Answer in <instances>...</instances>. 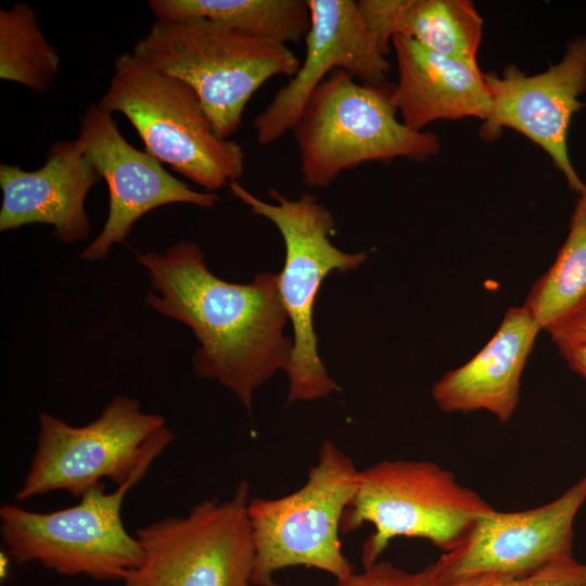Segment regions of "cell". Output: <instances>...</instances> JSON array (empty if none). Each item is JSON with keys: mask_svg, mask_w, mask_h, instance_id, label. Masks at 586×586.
I'll return each mask as SVG.
<instances>
[{"mask_svg": "<svg viewBox=\"0 0 586 586\" xmlns=\"http://www.w3.org/2000/svg\"><path fill=\"white\" fill-rule=\"evenodd\" d=\"M154 292L145 302L189 327L199 348L194 373L229 388L251 412L253 392L278 370L286 371L293 342L283 333L286 311L278 275L263 272L232 283L209 271L196 242L181 240L163 254L136 256Z\"/></svg>", "mask_w": 586, "mask_h": 586, "instance_id": "obj_1", "label": "cell"}, {"mask_svg": "<svg viewBox=\"0 0 586 586\" xmlns=\"http://www.w3.org/2000/svg\"><path fill=\"white\" fill-rule=\"evenodd\" d=\"M132 53L189 85L222 139L240 128L246 104L267 80L291 78L301 65L288 44L202 17L156 20Z\"/></svg>", "mask_w": 586, "mask_h": 586, "instance_id": "obj_2", "label": "cell"}, {"mask_svg": "<svg viewBox=\"0 0 586 586\" xmlns=\"http://www.w3.org/2000/svg\"><path fill=\"white\" fill-rule=\"evenodd\" d=\"M393 87L367 86L336 69L314 90L291 129L305 184L327 188L364 163L424 162L438 153L437 136L397 118Z\"/></svg>", "mask_w": 586, "mask_h": 586, "instance_id": "obj_3", "label": "cell"}, {"mask_svg": "<svg viewBox=\"0 0 586 586\" xmlns=\"http://www.w3.org/2000/svg\"><path fill=\"white\" fill-rule=\"evenodd\" d=\"M174 438L163 416L143 411L139 400L123 395L79 426L41 412L36 448L15 499L52 492L80 498L103 480L116 487L138 484Z\"/></svg>", "mask_w": 586, "mask_h": 586, "instance_id": "obj_4", "label": "cell"}, {"mask_svg": "<svg viewBox=\"0 0 586 586\" xmlns=\"http://www.w3.org/2000/svg\"><path fill=\"white\" fill-rule=\"evenodd\" d=\"M98 105L125 115L160 163L213 192L244 173L240 144L217 136L196 92L133 53L114 61V73Z\"/></svg>", "mask_w": 586, "mask_h": 586, "instance_id": "obj_5", "label": "cell"}, {"mask_svg": "<svg viewBox=\"0 0 586 586\" xmlns=\"http://www.w3.org/2000/svg\"><path fill=\"white\" fill-rule=\"evenodd\" d=\"M494 510L434 462L382 460L360 470L341 532L373 525L361 549V562L367 566L379 561L397 537L426 539L444 553L451 552L464 543L479 519Z\"/></svg>", "mask_w": 586, "mask_h": 586, "instance_id": "obj_6", "label": "cell"}, {"mask_svg": "<svg viewBox=\"0 0 586 586\" xmlns=\"http://www.w3.org/2000/svg\"><path fill=\"white\" fill-rule=\"evenodd\" d=\"M228 187L253 214L270 220L284 242L285 262L278 275V288L293 327V348L286 369L290 381L288 403L314 400L340 391L318 354L314 304L322 280L331 271L354 270L366 260L367 254L344 253L331 243L335 220L314 194L305 193L297 200H289L271 189L269 196L273 203H267L239 181Z\"/></svg>", "mask_w": 586, "mask_h": 586, "instance_id": "obj_7", "label": "cell"}, {"mask_svg": "<svg viewBox=\"0 0 586 586\" xmlns=\"http://www.w3.org/2000/svg\"><path fill=\"white\" fill-rule=\"evenodd\" d=\"M359 474L353 459L326 440L301 488L276 499L250 500L252 585L275 586L273 573L290 566L315 568L336 581L354 573L339 534L344 512L356 494Z\"/></svg>", "mask_w": 586, "mask_h": 586, "instance_id": "obj_8", "label": "cell"}, {"mask_svg": "<svg viewBox=\"0 0 586 586\" xmlns=\"http://www.w3.org/2000/svg\"><path fill=\"white\" fill-rule=\"evenodd\" d=\"M137 484L106 492L99 485L64 509L38 512L15 504L0 507V535L17 564L39 563L60 575L123 581L142 559L136 535L122 519V506Z\"/></svg>", "mask_w": 586, "mask_h": 586, "instance_id": "obj_9", "label": "cell"}, {"mask_svg": "<svg viewBox=\"0 0 586 586\" xmlns=\"http://www.w3.org/2000/svg\"><path fill=\"white\" fill-rule=\"evenodd\" d=\"M250 500V484L242 481L231 498L205 499L187 515L139 527L142 559L122 586H251Z\"/></svg>", "mask_w": 586, "mask_h": 586, "instance_id": "obj_10", "label": "cell"}, {"mask_svg": "<svg viewBox=\"0 0 586 586\" xmlns=\"http://www.w3.org/2000/svg\"><path fill=\"white\" fill-rule=\"evenodd\" d=\"M77 138L105 180L110 196L105 224L79 254L82 260L105 259L112 246L124 242L132 226L152 209L176 203L213 207L220 200L214 192L191 189L166 171L155 157L132 146L112 114L98 104L81 115Z\"/></svg>", "mask_w": 586, "mask_h": 586, "instance_id": "obj_11", "label": "cell"}, {"mask_svg": "<svg viewBox=\"0 0 586 586\" xmlns=\"http://www.w3.org/2000/svg\"><path fill=\"white\" fill-rule=\"evenodd\" d=\"M586 501V473L555 500L483 515L464 543L443 553L441 582L480 574L523 575L574 558V521Z\"/></svg>", "mask_w": 586, "mask_h": 586, "instance_id": "obj_12", "label": "cell"}, {"mask_svg": "<svg viewBox=\"0 0 586 586\" xmlns=\"http://www.w3.org/2000/svg\"><path fill=\"white\" fill-rule=\"evenodd\" d=\"M310 24L297 72L255 116L256 141L269 145L291 131L314 90L334 71L359 82L388 85L390 64L353 0H307Z\"/></svg>", "mask_w": 586, "mask_h": 586, "instance_id": "obj_13", "label": "cell"}, {"mask_svg": "<svg viewBox=\"0 0 586 586\" xmlns=\"http://www.w3.org/2000/svg\"><path fill=\"white\" fill-rule=\"evenodd\" d=\"M484 78L492 107L481 136L494 140L502 128L519 131L551 157L573 191L585 193L568 154V129L584 106L578 97L586 91V37L571 41L563 59L540 74L527 75L511 64L501 76L487 73Z\"/></svg>", "mask_w": 586, "mask_h": 586, "instance_id": "obj_14", "label": "cell"}, {"mask_svg": "<svg viewBox=\"0 0 586 586\" xmlns=\"http://www.w3.org/2000/svg\"><path fill=\"white\" fill-rule=\"evenodd\" d=\"M100 179L78 138L54 142L36 170L2 163L0 231L41 224L52 226L61 242L86 240L90 221L85 201Z\"/></svg>", "mask_w": 586, "mask_h": 586, "instance_id": "obj_15", "label": "cell"}, {"mask_svg": "<svg viewBox=\"0 0 586 586\" xmlns=\"http://www.w3.org/2000/svg\"><path fill=\"white\" fill-rule=\"evenodd\" d=\"M539 331L523 306L509 308L487 344L433 385L437 407L444 412L487 411L507 423L518 407L522 372Z\"/></svg>", "mask_w": 586, "mask_h": 586, "instance_id": "obj_16", "label": "cell"}, {"mask_svg": "<svg viewBox=\"0 0 586 586\" xmlns=\"http://www.w3.org/2000/svg\"><path fill=\"white\" fill-rule=\"evenodd\" d=\"M398 79L392 91L402 122L418 131L438 119L488 117L492 99L479 65L430 51L415 40H392Z\"/></svg>", "mask_w": 586, "mask_h": 586, "instance_id": "obj_17", "label": "cell"}, {"mask_svg": "<svg viewBox=\"0 0 586 586\" xmlns=\"http://www.w3.org/2000/svg\"><path fill=\"white\" fill-rule=\"evenodd\" d=\"M156 20L202 17L255 37L288 44L305 39L307 0H150Z\"/></svg>", "mask_w": 586, "mask_h": 586, "instance_id": "obj_18", "label": "cell"}, {"mask_svg": "<svg viewBox=\"0 0 586 586\" xmlns=\"http://www.w3.org/2000/svg\"><path fill=\"white\" fill-rule=\"evenodd\" d=\"M586 297V192L571 217L570 230L555 263L531 288L522 305L546 331Z\"/></svg>", "mask_w": 586, "mask_h": 586, "instance_id": "obj_19", "label": "cell"}, {"mask_svg": "<svg viewBox=\"0 0 586 586\" xmlns=\"http://www.w3.org/2000/svg\"><path fill=\"white\" fill-rule=\"evenodd\" d=\"M483 20L469 0H410L400 34L443 56L477 65Z\"/></svg>", "mask_w": 586, "mask_h": 586, "instance_id": "obj_20", "label": "cell"}, {"mask_svg": "<svg viewBox=\"0 0 586 586\" xmlns=\"http://www.w3.org/2000/svg\"><path fill=\"white\" fill-rule=\"evenodd\" d=\"M59 67V53L46 39L30 7L15 3L9 10L1 9L0 78L43 93Z\"/></svg>", "mask_w": 586, "mask_h": 586, "instance_id": "obj_21", "label": "cell"}, {"mask_svg": "<svg viewBox=\"0 0 586 586\" xmlns=\"http://www.w3.org/2000/svg\"><path fill=\"white\" fill-rule=\"evenodd\" d=\"M438 586H586V564L570 558L528 574H480L441 582Z\"/></svg>", "mask_w": 586, "mask_h": 586, "instance_id": "obj_22", "label": "cell"}, {"mask_svg": "<svg viewBox=\"0 0 586 586\" xmlns=\"http://www.w3.org/2000/svg\"><path fill=\"white\" fill-rule=\"evenodd\" d=\"M441 573L440 558L417 572H407L387 561H377L364 566L362 572L337 581L336 586H438Z\"/></svg>", "mask_w": 586, "mask_h": 586, "instance_id": "obj_23", "label": "cell"}, {"mask_svg": "<svg viewBox=\"0 0 586 586\" xmlns=\"http://www.w3.org/2000/svg\"><path fill=\"white\" fill-rule=\"evenodd\" d=\"M360 14L380 51L386 56L400 34L410 0H359Z\"/></svg>", "mask_w": 586, "mask_h": 586, "instance_id": "obj_24", "label": "cell"}, {"mask_svg": "<svg viewBox=\"0 0 586 586\" xmlns=\"http://www.w3.org/2000/svg\"><path fill=\"white\" fill-rule=\"evenodd\" d=\"M546 331L558 347L586 345V297Z\"/></svg>", "mask_w": 586, "mask_h": 586, "instance_id": "obj_25", "label": "cell"}, {"mask_svg": "<svg viewBox=\"0 0 586 586\" xmlns=\"http://www.w3.org/2000/svg\"><path fill=\"white\" fill-rule=\"evenodd\" d=\"M558 348L571 370L586 381V345H566Z\"/></svg>", "mask_w": 586, "mask_h": 586, "instance_id": "obj_26", "label": "cell"}, {"mask_svg": "<svg viewBox=\"0 0 586 586\" xmlns=\"http://www.w3.org/2000/svg\"><path fill=\"white\" fill-rule=\"evenodd\" d=\"M10 559L8 552H1L0 553V576L1 579H5L9 573V566H10Z\"/></svg>", "mask_w": 586, "mask_h": 586, "instance_id": "obj_27", "label": "cell"}]
</instances>
